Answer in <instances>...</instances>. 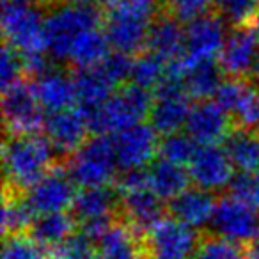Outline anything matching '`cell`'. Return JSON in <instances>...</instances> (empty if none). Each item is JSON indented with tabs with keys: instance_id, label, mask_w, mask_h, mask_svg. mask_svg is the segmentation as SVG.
<instances>
[{
	"instance_id": "44dd1931",
	"label": "cell",
	"mask_w": 259,
	"mask_h": 259,
	"mask_svg": "<svg viewBox=\"0 0 259 259\" xmlns=\"http://www.w3.org/2000/svg\"><path fill=\"white\" fill-rule=\"evenodd\" d=\"M215 101L227 114L236 117L241 126L254 128L257 94L247 80L238 76H229L224 80L215 94Z\"/></svg>"
},
{
	"instance_id": "83f0119b",
	"label": "cell",
	"mask_w": 259,
	"mask_h": 259,
	"mask_svg": "<svg viewBox=\"0 0 259 259\" xmlns=\"http://www.w3.org/2000/svg\"><path fill=\"white\" fill-rule=\"evenodd\" d=\"M148 183L149 188L160 195L162 199L172 201L174 197L185 192L192 183L190 172L185 165L169 162L165 158H158L149 165L148 169Z\"/></svg>"
},
{
	"instance_id": "4316f807",
	"label": "cell",
	"mask_w": 259,
	"mask_h": 259,
	"mask_svg": "<svg viewBox=\"0 0 259 259\" xmlns=\"http://www.w3.org/2000/svg\"><path fill=\"white\" fill-rule=\"evenodd\" d=\"M224 149L240 172L259 170V130L240 126L229 132L224 141Z\"/></svg>"
},
{
	"instance_id": "6da1fadb",
	"label": "cell",
	"mask_w": 259,
	"mask_h": 259,
	"mask_svg": "<svg viewBox=\"0 0 259 259\" xmlns=\"http://www.w3.org/2000/svg\"><path fill=\"white\" fill-rule=\"evenodd\" d=\"M57 158L47 137L37 134L9 135L2 149L6 188L27 192L54 169Z\"/></svg>"
},
{
	"instance_id": "603a6c76",
	"label": "cell",
	"mask_w": 259,
	"mask_h": 259,
	"mask_svg": "<svg viewBox=\"0 0 259 259\" xmlns=\"http://www.w3.org/2000/svg\"><path fill=\"white\" fill-rule=\"evenodd\" d=\"M32 85L41 107L48 114L66 110V108H73V105L76 103V91L75 82H73V75H68L62 69L50 68L43 75L36 76Z\"/></svg>"
},
{
	"instance_id": "484cf974",
	"label": "cell",
	"mask_w": 259,
	"mask_h": 259,
	"mask_svg": "<svg viewBox=\"0 0 259 259\" xmlns=\"http://www.w3.org/2000/svg\"><path fill=\"white\" fill-rule=\"evenodd\" d=\"M71 209L78 224L114 219L115 209H119V192L112 190L110 187L82 188L76 192Z\"/></svg>"
},
{
	"instance_id": "cb8c5ba5",
	"label": "cell",
	"mask_w": 259,
	"mask_h": 259,
	"mask_svg": "<svg viewBox=\"0 0 259 259\" xmlns=\"http://www.w3.org/2000/svg\"><path fill=\"white\" fill-rule=\"evenodd\" d=\"M215 208L217 201L211 192L202 190L199 187L187 188L178 197L169 201L170 215L194 229H202L209 226Z\"/></svg>"
},
{
	"instance_id": "836d02e7",
	"label": "cell",
	"mask_w": 259,
	"mask_h": 259,
	"mask_svg": "<svg viewBox=\"0 0 259 259\" xmlns=\"http://www.w3.org/2000/svg\"><path fill=\"white\" fill-rule=\"evenodd\" d=\"M197 142L190 137L188 134H170V135H165V137L160 141V146H158V155L160 158H165L169 162H174V163H180V165H188L190 160L194 158L195 148Z\"/></svg>"
},
{
	"instance_id": "d590c367",
	"label": "cell",
	"mask_w": 259,
	"mask_h": 259,
	"mask_svg": "<svg viewBox=\"0 0 259 259\" xmlns=\"http://www.w3.org/2000/svg\"><path fill=\"white\" fill-rule=\"evenodd\" d=\"M96 241L87 238L83 233H75L61 245L50 250L52 259H100Z\"/></svg>"
},
{
	"instance_id": "ab89813d",
	"label": "cell",
	"mask_w": 259,
	"mask_h": 259,
	"mask_svg": "<svg viewBox=\"0 0 259 259\" xmlns=\"http://www.w3.org/2000/svg\"><path fill=\"white\" fill-rule=\"evenodd\" d=\"M101 69L108 75V78L115 83L117 87L124 85V80L132 76V66H134V59L130 57L124 52H110L107 59L101 62Z\"/></svg>"
},
{
	"instance_id": "74e56055",
	"label": "cell",
	"mask_w": 259,
	"mask_h": 259,
	"mask_svg": "<svg viewBox=\"0 0 259 259\" xmlns=\"http://www.w3.org/2000/svg\"><path fill=\"white\" fill-rule=\"evenodd\" d=\"M231 195L241 199L259 209V170L257 172H240L231 183Z\"/></svg>"
},
{
	"instance_id": "ac0fdd59",
	"label": "cell",
	"mask_w": 259,
	"mask_h": 259,
	"mask_svg": "<svg viewBox=\"0 0 259 259\" xmlns=\"http://www.w3.org/2000/svg\"><path fill=\"white\" fill-rule=\"evenodd\" d=\"M119 211L124 222L141 234H146L158 220L163 219V199L149 187L119 192Z\"/></svg>"
},
{
	"instance_id": "277c9868",
	"label": "cell",
	"mask_w": 259,
	"mask_h": 259,
	"mask_svg": "<svg viewBox=\"0 0 259 259\" xmlns=\"http://www.w3.org/2000/svg\"><path fill=\"white\" fill-rule=\"evenodd\" d=\"M153 100L149 89L137 83H124L101 107L82 112L87 115L91 132L96 135H115L149 117Z\"/></svg>"
},
{
	"instance_id": "bcb514c9",
	"label": "cell",
	"mask_w": 259,
	"mask_h": 259,
	"mask_svg": "<svg viewBox=\"0 0 259 259\" xmlns=\"http://www.w3.org/2000/svg\"><path fill=\"white\" fill-rule=\"evenodd\" d=\"M252 23H254V25H252V29H254L255 32H257V36H259V13L255 15V18H254V22H252Z\"/></svg>"
},
{
	"instance_id": "ee69618b",
	"label": "cell",
	"mask_w": 259,
	"mask_h": 259,
	"mask_svg": "<svg viewBox=\"0 0 259 259\" xmlns=\"http://www.w3.org/2000/svg\"><path fill=\"white\" fill-rule=\"evenodd\" d=\"M94 2H96V4L100 6V8H105V9H108V8H110L112 4H114L115 0H94Z\"/></svg>"
},
{
	"instance_id": "8fae6325",
	"label": "cell",
	"mask_w": 259,
	"mask_h": 259,
	"mask_svg": "<svg viewBox=\"0 0 259 259\" xmlns=\"http://www.w3.org/2000/svg\"><path fill=\"white\" fill-rule=\"evenodd\" d=\"M43 130L55 155L68 160L87 142L91 126L80 108H66L48 114Z\"/></svg>"
},
{
	"instance_id": "7dc6e473",
	"label": "cell",
	"mask_w": 259,
	"mask_h": 259,
	"mask_svg": "<svg viewBox=\"0 0 259 259\" xmlns=\"http://www.w3.org/2000/svg\"><path fill=\"white\" fill-rule=\"evenodd\" d=\"M13 2H20V4H34V2H45V0H13Z\"/></svg>"
},
{
	"instance_id": "f1b7e54d",
	"label": "cell",
	"mask_w": 259,
	"mask_h": 259,
	"mask_svg": "<svg viewBox=\"0 0 259 259\" xmlns=\"http://www.w3.org/2000/svg\"><path fill=\"white\" fill-rule=\"evenodd\" d=\"M76 219L66 211L59 213H47V215H37L34 219L29 234L36 243L43 248H54L66 241L69 236L75 234Z\"/></svg>"
},
{
	"instance_id": "d4e9b609",
	"label": "cell",
	"mask_w": 259,
	"mask_h": 259,
	"mask_svg": "<svg viewBox=\"0 0 259 259\" xmlns=\"http://www.w3.org/2000/svg\"><path fill=\"white\" fill-rule=\"evenodd\" d=\"M73 82L76 91V103L83 112L101 107L115 93V87H117L101 69V66L76 68L73 73Z\"/></svg>"
},
{
	"instance_id": "5b68a950",
	"label": "cell",
	"mask_w": 259,
	"mask_h": 259,
	"mask_svg": "<svg viewBox=\"0 0 259 259\" xmlns=\"http://www.w3.org/2000/svg\"><path fill=\"white\" fill-rule=\"evenodd\" d=\"M119 169L115 158L114 139L108 135H94L68 158V170L73 183L82 188L108 187Z\"/></svg>"
},
{
	"instance_id": "e575fe53",
	"label": "cell",
	"mask_w": 259,
	"mask_h": 259,
	"mask_svg": "<svg viewBox=\"0 0 259 259\" xmlns=\"http://www.w3.org/2000/svg\"><path fill=\"white\" fill-rule=\"evenodd\" d=\"M192 259H248V255L240 243L213 234L202 238Z\"/></svg>"
},
{
	"instance_id": "e0dca14e",
	"label": "cell",
	"mask_w": 259,
	"mask_h": 259,
	"mask_svg": "<svg viewBox=\"0 0 259 259\" xmlns=\"http://www.w3.org/2000/svg\"><path fill=\"white\" fill-rule=\"evenodd\" d=\"M185 128L197 144H217L229 135L231 115L217 101L202 100L192 107Z\"/></svg>"
},
{
	"instance_id": "8992f818",
	"label": "cell",
	"mask_w": 259,
	"mask_h": 259,
	"mask_svg": "<svg viewBox=\"0 0 259 259\" xmlns=\"http://www.w3.org/2000/svg\"><path fill=\"white\" fill-rule=\"evenodd\" d=\"M45 18L32 4H20L13 0H4L2 8V34L8 45L20 54L47 52V32Z\"/></svg>"
},
{
	"instance_id": "60d3db41",
	"label": "cell",
	"mask_w": 259,
	"mask_h": 259,
	"mask_svg": "<svg viewBox=\"0 0 259 259\" xmlns=\"http://www.w3.org/2000/svg\"><path fill=\"white\" fill-rule=\"evenodd\" d=\"M163 4L174 16L183 22H190L204 13H209L211 6H215V0H163Z\"/></svg>"
},
{
	"instance_id": "7402d4cb",
	"label": "cell",
	"mask_w": 259,
	"mask_h": 259,
	"mask_svg": "<svg viewBox=\"0 0 259 259\" xmlns=\"http://www.w3.org/2000/svg\"><path fill=\"white\" fill-rule=\"evenodd\" d=\"M100 259H148L142 234L128 222H114L98 240Z\"/></svg>"
},
{
	"instance_id": "ba28073f",
	"label": "cell",
	"mask_w": 259,
	"mask_h": 259,
	"mask_svg": "<svg viewBox=\"0 0 259 259\" xmlns=\"http://www.w3.org/2000/svg\"><path fill=\"white\" fill-rule=\"evenodd\" d=\"M144 243L151 259H192L201 238L194 227L170 215L158 220L144 234Z\"/></svg>"
},
{
	"instance_id": "4dcf8cb0",
	"label": "cell",
	"mask_w": 259,
	"mask_h": 259,
	"mask_svg": "<svg viewBox=\"0 0 259 259\" xmlns=\"http://www.w3.org/2000/svg\"><path fill=\"white\" fill-rule=\"evenodd\" d=\"M167 73H169V62L163 61L160 55L146 50L139 52L137 57L134 59L130 80L144 89H156L165 80Z\"/></svg>"
},
{
	"instance_id": "b9f144b4",
	"label": "cell",
	"mask_w": 259,
	"mask_h": 259,
	"mask_svg": "<svg viewBox=\"0 0 259 259\" xmlns=\"http://www.w3.org/2000/svg\"><path fill=\"white\" fill-rule=\"evenodd\" d=\"M250 80H252V83H255V85H259V54H257V57H255V61H254V66H252V69H250Z\"/></svg>"
},
{
	"instance_id": "7c38bea8",
	"label": "cell",
	"mask_w": 259,
	"mask_h": 259,
	"mask_svg": "<svg viewBox=\"0 0 259 259\" xmlns=\"http://www.w3.org/2000/svg\"><path fill=\"white\" fill-rule=\"evenodd\" d=\"M114 149L117 165L121 170L144 169L155 162V155L158 153V134L151 124L137 122L122 130L114 137Z\"/></svg>"
},
{
	"instance_id": "52a82bcc",
	"label": "cell",
	"mask_w": 259,
	"mask_h": 259,
	"mask_svg": "<svg viewBox=\"0 0 259 259\" xmlns=\"http://www.w3.org/2000/svg\"><path fill=\"white\" fill-rule=\"evenodd\" d=\"M190 96L180 76L167 73L165 80L155 89V100L149 110V124L158 135H170L187 126L190 115Z\"/></svg>"
},
{
	"instance_id": "9c48e42d",
	"label": "cell",
	"mask_w": 259,
	"mask_h": 259,
	"mask_svg": "<svg viewBox=\"0 0 259 259\" xmlns=\"http://www.w3.org/2000/svg\"><path fill=\"white\" fill-rule=\"evenodd\" d=\"M43 110L32 83L18 80L2 89V114L9 135L37 134L47 119Z\"/></svg>"
},
{
	"instance_id": "7bdbcfd3",
	"label": "cell",
	"mask_w": 259,
	"mask_h": 259,
	"mask_svg": "<svg viewBox=\"0 0 259 259\" xmlns=\"http://www.w3.org/2000/svg\"><path fill=\"white\" fill-rule=\"evenodd\" d=\"M247 255H248V259H259V240L252 241L247 250Z\"/></svg>"
},
{
	"instance_id": "7a4b0ae2",
	"label": "cell",
	"mask_w": 259,
	"mask_h": 259,
	"mask_svg": "<svg viewBox=\"0 0 259 259\" xmlns=\"http://www.w3.org/2000/svg\"><path fill=\"white\" fill-rule=\"evenodd\" d=\"M165 9L163 0H115L107 9L105 34L114 50L128 55L146 48L156 16Z\"/></svg>"
},
{
	"instance_id": "f546056e",
	"label": "cell",
	"mask_w": 259,
	"mask_h": 259,
	"mask_svg": "<svg viewBox=\"0 0 259 259\" xmlns=\"http://www.w3.org/2000/svg\"><path fill=\"white\" fill-rule=\"evenodd\" d=\"M110 43L100 27L91 29L78 36V39L73 43V48L69 52L68 61L75 64L76 68H93L100 66L105 59L110 55Z\"/></svg>"
},
{
	"instance_id": "d6986e66",
	"label": "cell",
	"mask_w": 259,
	"mask_h": 259,
	"mask_svg": "<svg viewBox=\"0 0 259 259\" xmlns=\"http://www.w3.org/2000/svg\"><path fill=\"white\" fill-rule=\"evenodd\" d=\"M169 73L183 80L188 96L201 101L215 96L220 83L224 82V71L215 61L188 62L185 57H181L180 61L170 62Z\"/></svg>"
},
{
	"instance_id": "f35d334b",
	"label": "cell",
	"mask_w": 259,
	"mask_h": 259,
	"mask_svg": "<svg viewBox=\"0 0 259 259\" xmlns=\"http://www.w3.org/2000/svg\"><path fill=\"white\" fill-rule=\"evenodd\" d=\"M22 73H25L23 69V57L18 50L11 47V45L4 43L2 48V61H0V78H2V89L13 85L15 82L22 80Z\"/></svg>"
},
{
	"instance_id": "5bb4252c",
	"label": "cell",
	"mask_w": 259,
	"mask_h": 259,
	"mask_svg": "<svg viewBox=\"0 0 259 259\" xmlns=\"http://www.w3.org/2000/svg\"><path fill=\"white\" fill-rule=\"evenodd\" d=\"M75 183L66 169H54L45 174L34 187L25 192V201L34 215L66 211L75 201Z\"/></svg>"
},
{
	"instance_id": "3957f363",
	"label": "cell",
	"mask_w": 259,
	"mask_h": 259,
	"mask_svg": "<svg viewBox=\"0 0 259 259\" xmlns=\"http://www.w3.org/2000/svg\"><path fill=\"white\" fill-rule=\"evenodd\" d=\"M101 23V8L94 0H62L45 18L47 54L54 61H68L73 43Z\"/></svg>"
},
{
	"instance_id": "c3c4849f",
	"label": "cell",
	"mask_w": 259,
	"mask_h": 259,
	"mask_svg": "<svg viewBox=\"0 0 259 259\" xmlns=\"http://www.w3.org/2000/svg\"><path fill=\"white\" fill-rule=\"evenodd\" d=\"M57 2H62V0H45V4H48V6H54V4H57Z\"/></svg>"
},
{
	"instance_id": "d6a6232c",
	"label": "cell",
	"mask_w": 259,
	"mask_h": 259,
	"mask_svg": "<svg viewBox=\"0 0 259 259\" xmlns=\"http://www.w3.org/2000/svg\"><path fill=\"white\" fill-rule=\"evenodd\" d=\"M213 8L231 27H245L259 13V0H215Z\"/></svg>"
},
{
	"instance_id": "8d00e7d4",
	"label": "cell",
	"mask_w": 259,
	"mask_h": 259,
	"mask_svg": "<svg viewBox=\"0 0 259 259\" xmlns=\"http://www.w3.org/2000/svg\"><path fill=\"white\" fill-rule=\"evenodd\" d=\"M2 259H45L43 247L32 240L29 234L6 236Z\"/></svg>"
},
{
	"instance_id": "f6af8a7d",
	"label": "cell",
	"mask_w": 259,
	"mask_h": 259,
	"mask_svg": "<svg viewBox=\"0 0 259 259\" xmlns=\"http://www.w3.org/2000/svg\"><path fill=\"white\" fill-rule=\"evenodd\" d=\"M254 128L259 130V94H257V103H255V117H254Z\"/></svg>"
},
{
	"instance_id": "1f68e13d",
	"label": "cell",
	"mask_w": 259,
	"mask_h": 259,
	"mask_svg": "<svg viewBox=\"0 0 259 259\" xmlns=\"http://www.w3.org/2000/svg\"><path fill=\"white\" fill-rule=\"evenodd\" d=\"M34 219L36 215L27 204L25 197H20L16 192L6 188L4 211H2V231L6 236L22 234L25 229H30Z\"/></svg>"
},
{
	"instance_id": "2e32d148",
	"label": "cell",
	"mask_w": 259,
	"mask_h": 259,
	"mask_svg": "<svg viewBox=\"0 0 259 259\" xmlns=\"http://www.w3.org/2000/svg\"><path fill=\"white\" fill-rule=\"evenodd\" d=\"M259 54V36L250 27H233L219 55V64L229 76L245 78Z\"/></svg>"
},
{
	"instance_id": "4fadbf2b",
	"label": "cell",
	"mask_w": 259,
	"mask_h": 259,
	"mask_svg": "<svg viewBox=\"0 0 259 259\" xmlns=\"http://www.w3.org/2000/svg\"><path fill=\"white\" fill-rule=\"evenodd\" d=\"M226 22L217 13H204L185 27V55L188 62L213 61L226 43Z\"/></svg>"
},
{
	"instance_id": "9a60e30c",
	"label": "cell",
	"mask_w": 259,
	"mask_h": 259,
	"mask_svg": "<svg viewBox=\"0 0 259 259\" xmlns=\"http://www.w3.org/2000/svg\"><path fill=\"white\" fill-rule=\"evenodd\" d=\"M234 165L226 149L217 144L201 146L188 163L190 180L195 187L208 192H220L231 187L234 180Z\"/></svg>"
},
{
	"instance_id": "30bf717a",
	"label": "cell",
	"mask_w": 259,
	"mask_h": 259,
	"mask_svg": "<svg viewBox=\"0 0 259 259\" xmlns=\"http://www.w3.org/2000/svg\"><path fill=\"white\" fill-rule=\"evenodd\" d=\"M209 229L234 243H252L259 240V209L234 195L222 197L217 201Z\"/></svg>"
},
{
	"instance_id": "ffe728a7",
	"label": "cell",
	"mask_w": 259,
	"mask_h": 259,
	"mask_svg": "<svg viewBox=\"0 0 259 259\" xmlns=\"http://www.w3.org/2000/svg\"><path fill=\"white\" fill-rule=\"evenodd\" d=\"M146 50L160 55L169 64L180 61L185 55V27L181 20L163 9L149 29Z\"/></svg>"
}]
</instances>
